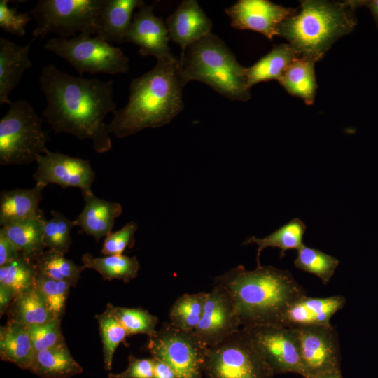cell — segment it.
<instances>
[{
  "label": "cell",
  "mask_w": 378,
  "mask_h": 378,
  "mask_svg": "<svg viewBox=\"0 0 378 378\" xmlns=\"http://www.w3.org/2000/svg\"><path fill=\"white\" fill-rule=\"evenodd\" d=\"M106 0H39L31 10L35 19L34 38L55 33L69 38L80 34L96 35Z\"/></svg>",
  "instance_id": "obj_7"
},
{
  "label": "cell",
  "mask_w": 378,
  "mask_h": 378,
  "mask_svg": "<svg viewBox=\"0 0 378 378\" xmlns=\"http://www.w3.org/2000/svg\"><path fill=\"white\" fill-rule=\"evenodd\" d=\"M312 378H343L341 370L323 373Z\"/></svg>",
  "instance_id": "obj_47"
},
{
  "label": "cell",
  "mask_w": 378,
  "mask_h": 378,
  "mask_svg": "<svg viewBox=\"0 0 378 378\" xmlns=\"http://www.w3.org/2000/svg\"><path fill=\"white\" fill-rule=\"evenodd\" d=\"M137 229V224L130 221L120 230L110 233L105 237L102 253L104 255H121L126 248H132L134 244V234Z\"/></svg>",
  "instance_id": "obj_40"
},
{
  "label": "cell",
  "mask_w": 378,
  "mask_h": 378,
  "mask_svg": "<svg viewBox=\"0 0 378 378\" xmlns=\"http://www.w3.org/2000/svg\"><path fill=\"white\" fill-rule=\"evenodd\" d=\"M15 295L8 288L0 285V314H4L9 308Z\"/></svg>",
  "instance_id": "obj_45"
},
{
  "label": "cell",
  "mask_w": 378,
  "mask_h": 378,
  "mask_svg": "<svg viewBox=\"0 0 378 378\" xmlns=\"http://www.w3.org/2000/svg\"><path fill=\"white\" fill-rule=\"evenodd\" d=\"M230 295L241 327L280 325L287 309L304 296L305 290L288 270L238 265L215 279Z\"/></svg>",
  "instance_id": "obj_2"
},
{
  "label": "cell",
  "mask_w": 378,
  "mask_h": 378,
  "mask_svg": "<svg viewBox=\"0 0 378 378\" xmlns=\"http://www.w3.org/2000/svg\"><path fill=\"white\" fill-rule=\"evenodd\" d=\"M46 219L41 210L26 219L1 227L8 237L28 259L35 262L45 251L43 229Z\"/></svg>",
  "instance_id": "obj_22"
},
{
  "label": "cell",
  "mask_w": 378,
  "mask_h": 378,
  "mask_svg": "<svg viewBox=\"0 0 378 378\" xmlns=\"http://www.w3.org/2000/svg\"><path fill=\"white\" fill-rule=\"evenodd\" d=\"M133 15L132 22L125 42L139 48L143 57L153 56L158 62L176 59L169 46V34L166 24L155 15L154 6L141 5Z\"/></svg>",
  "instance_id": "obj_16"
},
{
  "label": "cell",
  "mask_w": 378,
  "mask_h": 378,
  "mask_svg": "<svg viewBox=\"0 0 378 378\" xmlns=\"http://www.w3.org/2000/svg\"><path fill=\"white\" fill-rule=\"evenodd\" d=\"M295 329L300 340L301 376L312 378L341 370L340 346L335 327L330 324Z\"/></svg>",
  "instance_id": "obj_12"
},
{
  "label": "cell",
  "mask_w": 378,
  "mask_h": 378,
  "mask_svg": "<svg viewBox=\"0 0 378 378\" xmlns=\"http://www.w3.org/2000/svg\"><path fill=\"white\" fill-rule=\"evenodd\" d=\"M177 59L158 62L150 71L133 79L127 104L116 110L107 130L118 138L132 135L146 128L167 125L183 110L182 80Z\"/></svg>",
  "instance_id": "obj_3"
},
{
  "label": "cell",
  "mask_w": 378,
  "mask_h": 378,
  "mask_svg": "<svg viewBox=\"0 0 378 378\" xmlns=\"http://www.w3.org/2000/svg\"><path fill=\"white\" fill-rule=\"evenodd\" d=\"M244 328L274 374H301L298 330L272 324Z\"/></svg>",
  "instance_id": "obj_11"
},
{
  "label": "cell",
  "mask_w": 378,
  "mask_h": 378,
  "mask_svg": "<svg viewBox=\"0 0 378 378\" xmlns=\"http://www.w3.org/2000/svg\"><path fill=\"white\" fill-rule=\"evenodd\" d=\"M8 0L0 1V27L10 34L22 36L26 33V26L31 20L29 13H20L8 6Z\"/></svg>",
  "instance_id": "obj_41"
},
{
  "label": "cell",
  "mask_w": 378,
  "mask_h": 378,
  "mask_svg": "<svg viewBox=\"0 0 378 378\" xmlns=\"http://www.w3.org/2000/svg\"><path fill=\"white\" fill-rule=\"evenodd\" d=\"M169 41L183 52L188 46L211 33L212 22L195 0L183 1L166 20Z\"/></svg>",
  "instance_id": "obj_17"
},
{
  "label": "cell",
  "mask_w": 378,
  "mask_h": 378,
  "mask_svg": "<svg viewBox=\"0 0 378 378\" xmlns=\"http://www.w3.org/2000/svg\"><path fill=\"white\" fill-rule=\"evenodd\" d=\"M298 11L268 0H239L225 9L233 28L258 32L270 40L278 36L281 23Z\"/></svg>",
  "instance_id": "obj_15"
},
{
  "label": "cell",
  "mask_w": 378,
  "mask_h": 378,
  "mask_svg": "<svg viewBox=\"0 0 378 378\" xmlns=\"http://www.w3.org/2000/svg\"><path fill=\"white\" fill-rule=\"evenodd\" d=\"M50 214L51 218L46 220L44 224L45 247L65 255L71 244V230L76 226V220H70L57 211L52 210Z\"/></svg>",
  "instance_id": "obj_36"
},
{
  "label": "cell",
  "mask_w": 378,
  "mask_h": 378,
  "mask_svg": "<svg viewBox=\"0 0 378 378\" xmlns=\"http://www.w3.org/2000/svg\"><path fill=\"white\" fill-rule=\"evenodd\" d=\"M124 327L129 335L144 334L151 337L155 334L158 318L141 308H127L108 304L106 309Z\"/></svg>",
  "instance_id": "obj_35"
},
{
  "label": "cell",
  "mask_w": 378,
  "mask_h": 378,
  "mask_svg": "<svg viewBox=\"0 0 378 378\" xmlns=\"http://www.w3.org/2000/svg\"><path fill=\"white\" fill-rule=\"evenodd\" d=\"M241 328L230 295L214 284L207 293L201 320L194 331L195 336L205 347H212Z\"/></svg>",
  "instance_id": "obj_14"
},
{
  "label": "cell",
  "mask_w": 378,
  "mask_h": 378,
  "mask_svg": "<svg viewBox=\"0 0 378 378\" xmlns=\"http://www.w3.org/2000/svg\"><path fill=\"white\" fill-rule=\"evenodd\" d=\"M356 0H305L296 14L283 21L278 36L285 38L298 57L317 62L332 44L356 24Z\"/></svg>",
  "instance_id": "obj_4"
},
{
  "label": "cell",
  "mask_w": 378,
  "mask_h": 378,
  "mask_svg": "<svg viewBox=\"0 0 378 378\" xmlns=\"http://www.w3.org/2000/svg\"><path fill=\"white\" fill-rule=\"evenodd\" d=\"M38 81L46 99L43 116L55 133L89 139L99 153L111 148L104 120L108 113L116 111L112 80L74 76L48 64L41 69Z\"/></svg>",
  "instance_id": "obj_1"
},
{
  "label": "cell",
  "mask_w": 378,
  "mask_h": 378,
  "mask_svg": "<svg viewBox=\"0 0 378 378\" xmlns=\"http://www.w3.org/2000/svg\"><path fill=\"white\" fill-rule=\"evenodd\" d=\"M297 57L295 51L288 43L275 46L253 66L246 68L248 88L261 82L279 80Z\"/></svg>",
  "instance_id": "obj_26"
},
{
  "label": "cell",
  "mask_w": 378,
  "mask_h": 378,
  "mask_svg": "<svg viewBox=\"0 0 378 378\" xmlns=\"http://www.w3.org/2000/svg\"><path fill=\"white\" fill-rule=\"evenodd\" d=\"M206 297V292L181 295L170 308L169 323L180 330L194 332L201 320Z\"/></svg>",
  "instance_id": "obj_31"
},
{
  "label": "cell",
  "mask_w": 378,
  "mask_h": 378,
  "mask_svg": "<svg viewBox=\"0 0 378 378\" xmlns=\"http://www.w3.org/2000/svg\"><path fill=\"white\" fill-rule=\"evenodd\" d=\"M85 206L76 219L78 226L97 241L113 230L115 219L122 213V205L95 196L92 190L82 192Z\"/></svg>",
  "instance_id": "obj_19"
},
{
  "label": "cell",
  "mask_w": 378,
  "mask_h": 378,
  "mask_svg": "<svg viewBox=\"0 0 378 378\" xmlns=\"http://www.w3.org/2000/svg\"><path fill=\"white\" fill-rule=\"evenodd\" d=\"M154 362L151 358H139L133 355L128 357V366L120 373H110L108 378H153Z\"/></svg>",
  "instance_id": "obj_42"
},
{
  "label": "cell",
  "mask_w": 378,
  "mask_h": 378,
  "mask_svg": "<svg viewBox=\"0 0 378 378\" xmlns=\"http://www.w3.org/2000/svg\"><path fill=\"white\" fill-rule=\"evenodd\" d=\"M36 274L35 262L22 254L0 267V285L8 288L17 296L34 288Z\"/></svg>",
  "instance_id": "obj_32"
},
{
  "label": "cell",
  "mask_w": 378,
  "mask_h": 378,
  "mask_svg": "<svg viewBox=\"0 0 378 378\" xmlns=\"http://www.w3.org/2000/svg\"><path fill=\"white\" fill-rule=\"evenodd\" d=\"M339 264L337 258L305 245L298 251L294 261L297 269L316 276L324 285L330 281Z\"/></svg>",
  "instance_id": "obj_34"
},
{
  "label": "cell",
  "mask_w": 378,
  "mask_h": 378,
  "mask_svg": "<svg viewBox=\"0 0 378 378\" xmlns=\"http://www.w3.org/2000/svg\"><path fill=\"white\" fill-rule=\"evenodd\" d=\"M34 107L19 99L0 120V164L23 165L36 162L48 150V132Z\"/></svg>",
  "instance_id": "obj_6"
},
{
  "label": "cell",
  "mask_w": 378,
  "mask_h": 378,
  "mask_svg": "<svg viewBox=\"0 0 378 378\" xmlns=\"http://www.w3.org/2000/svg\"><path fill=\"white\" fill-rule=\"evenodd\" d=\"M305 230L306 225L303 221L295 218L265 237L258 238L252 236L248 238L243 244H255L258 246L256 262L257 266H260V253L267 247L279 248L281 250V258L285 255L288 250L298 251L303 247L304 246L303 236Z\"/></svg>",
  "instance_id": "obj_29"
},
{
  "label": "cell",
  "mask_w": 378,
  "mask_h": 378,
  "mask_svg": "<svg viewBox=\"0 0 378 378\" xmlns=\"http://www.w3.org/2000/svg\"><path fill=\"white\" fill-rule=\"evenodd\" d=\"M346 304L342 295L313 298L305 295L294 302L284 313L280 325L299 328L328 326L330 319Z\"/></svg>",
  "instance_id": "obj_18"
},
{
  "label": "cell",
  "mask_w": 378,
  "mask_h": 378,
  "mask_svg": "<svg viewBox=\"0 0 378 378\" xmlns=\"http://www.w3.org/2000/svg\"><path fill=\"white\" fill-rule=\"evenodd\" d=\"M144 3L141 0H106L95 36L108 43L125 42L133 12Z\"/></svg>",
  "instance_id": "obj_21"
},
{
  "label": "cell",
  "mask_w": 378,
  "mask_h": 378,
  "mask_svg": "<svg viewBox=\"0 0 378 378\" xmlns=\"http://www.w3.org/2000/svg\"><path fill=\"white\" fill-rule=\"evenodd\" d=\"M204 374L207 378H274L244 328L206 350Z\"/></svg>",
  "instance_id": "obj_8"
},
{
  "label": "cell",
  "mask_w": 378,
  "mask_h": 378,
  "mask_svg": "<svg viewBox=\"0 0 378 378\" xmlns=\"http://www.w3.org/2000/svg\"><path fill=\"white\" fill-rule=\"evenodd\" d=\"M95 317L102 341L104 367L108 371L111 370L113 358L117 347L125 342L129 335L121 323L107 311L105 310Z\"/></svg>",
  "instance_id": "obj_37"
},
{
  "label": "cell",
  "mask_w": 378,
  "mask_h": 378,
  "mask_svg": "<svg viewBox=\"0 0 378 378\" xmlns=\"http://www.w3.org/2000/svg\"><path fill=\"white\" fill-rule=\"evenodd\" d=\"M41 378H69L83 372V368L74 358L65 340L35 353L29 370Z\"/></svg>",
  "instance_id": "obj_25"
},
{
  "label": "cell",
  "mask_w": 378,
  "mask_h": 378,
  "mask_svg": "<svg viewBox=\"0 0 378 378\" xmlns=\"http://www.w3.org/2000/svg\"><path fill=\"white\" fill-rule=\"evenodd\" d=\"M146 348L152 358L168 364L178 378H203L205 347L194 332L164 323L149 337Z\"/></svg>",
  "instance_id": "obj_10"
},
{
  "label": "cell",
  "mask_w": 378,
  "mask_h": 378,
  "mask_svg": "<svg viewBox=\"0 0 378 378\" xmlns=\"http://www.w3.org/2000/svg\"><path fill=\"white\" fill-rule=\"evenodd\" d=\"M153 359L154 362L153 378H178L174 370L168 364L156 358H153Z\"/></svg>",
  "instance_id": "obj_44"
},
{
  "label": "cell",
  "mask_w": 378,
  "mask_h": 378,
  "mask_svg": "<svg viewBox=\"0 0 378 378\" xmlns=\"http://www.w3.org/2000/svg\"><path fill=\"white\" fill-rule=\"evenodd\" d=\"M177 68L186 85L190 81H200L230 100L244 102L251 98L246 67L237 62L226 44L212 33L188 46L177 60Z\"/></svg>",
  "instance_id": "obj_5"
},
{
  "label": "cell",
  "mask_w": 378,
  "mask_h": 378,
  "mask_svg": "<svg viewBox=\"0 0 378 378\" xmlns=\"http://www.w3.org/2000/svg\"><path fill=\"white\" fill-rule=\"evenodd\" d=\"M44 48L67 61L80 75H115L130 70L129 59L120 48L88 34L70 38H50Z\"/></svg>",
  "instance_id": "obj_9"
},
{
  "label": "cell",
  "mask_w": 378,
  "mask_h": 378,
  "mask_svg": "<svg viewBox=\"0 0 378 378\" xmlns=\"http://www.w3.org/2000/svg\"><path fill=\"white\" fill-rule=\"evenodd\" d=\"M33 174L36 183L57 184L62 188L75 187L81 192L91 190L96 175L89 162L48 149L40 155Z\"/></svg>",
  "instance_id": "obj_13"
},
{
  "label": "cell",
  "mask_w": 378,
  "mask_h": 378,
  "mask_svg": "<svg viewBox=\"0 0 378 378\" xmlns=\"http://www.w3.org/2000/svg\"><path fill=\"white\" fill-rule=\"evenodd\" d=\"M46 187L36 183L32 188L2 190L0 194L1 227L36 215L40 211L38 204Z\"/></svg>",
  "instance_id": "obj_24"
},
{
  "label": "cell",
  "mask_w": 378,
  "mask_h": 378,
  "mask_svg": "<svg viewBox=\"0 0 378 378\" xmlns=\"http://www.w3.org/2000/svg\"><path fill=\"white\" fill-rule=\"evenodd\" d=\"M71 286L67 282L52 279L37 270L34 287L57 318L60 319L64 313Z\"/></svg>",
  "instance_id": "obj_38"
},
{
  "label": "cell",
  "mask_w": 378,
  "mask_h": 378,
  "mask_svg": "<svg viewBox=\"0 0 378 378\" xmlns=\"http://www.w3.org/2000/svg\"><path fill=\"white\" fill-rule=\"evenodd\" d=\"M81 260L85 269H92L109 281L118 279L128 283L137 276L140 269L136 256L129 257L122 254L94 257L90 253H85Z\"/></svg>",
  "instance_id": "obj_30"
},
{
  "label": "cell",
  "mask_w": 378,
  "mask_h": 378,
  "mask_svg": "<svg viewBox=\"0 0 378 378\" xmlns=\"http://www.w3.org/2000/svg\"><path fill=\"white\" fill-rule=\"evenodd\" d=\"M8 309L9 320L25 326L42 324L57 318L35 287L15 296Z\"/></svg>",
  "instance_id": "obj_28"
},
{
  "label": "cell",
  "mask_w": 378,
  "mask_h": 378,
  "mask_svg": "<svg viewBox=\"0 0 378 378\" xmlns=\"http://www.w3.org/2000/svg\"><path fill=\"white\" fill-rule=\"evenodd\" d=\"M32 42L20 46L4 37L0 38V104L13 103L9 99L11 91L32 66L29 57Z\"/></svg>",
  "instance_id": "obj_20"
},
{
  "label": "cell",
  "mask_w": 378,
  "mask_h": 378,
  "mask_svg": "<svg viewBox=\"0 0 378 378\" xmlns=\"http://www.w3.org/2000/svg\"><path fill=\"white\" fill-rule=\"evenodd\" d=\"M35 353L51 348L65 340L62 333L60 319L27 326Z\"/></svg>",
  "instance_id": "obj_39"
},
{
  "label": "cell",
  "mask_w": 378,
  "mask_h": 378,
  "mask_svg": "<svg viewBox=\"0 0 378 378\" xmlns=\"http://www.w3.org/2000/svg\"><path fill=\"white\" fill-rule=\"evenodd\" d=\"M314 65L311 60L297 57L278 80L289 94L307 105L314 103L317 89Z\"/></svg>",
  "instance_id": "obj_27"
},
{
  "label": "cell",
  "mask_w": 378,
  "mask_h": 378,
  "mask_svg": "<svg viewBox=\"0 0 378 378\" xmlns=\"http://www.w3.org/2000/svg\"><path fill=\"white\" fill-rule=\"evenodd\" d=\"M35 351L27 326L8 320L0 329V358L22 370H30Z\"/></svg>",
  "instance_id": "obj_23"
},
{
  "label": "cell",
  "mask_w": 378,
  "mask_h": 378,
  "mask_svg": "<svg viewBox=\"0 0 378 378\" xmlns=\"http://www.w3.org/2000/svg\"><path fill=\"white\" fill-rule=\"evenodd\" d=\"M358 6H364L370 11L378 27V0L357 1Z\"/></svg>",
  "instance_id": "obj_46"
},
{
  "label": "cell",
  "mask_w": 378,
  "mask_h": 378,
  "mask_svg": "<svg viewBox=\"0 0 378 378\" xmlns=\"http://www.w3.org/2000/svg\"><path fill=\"white\" fill-rule=\"evenodd\" d=\"M37 270L44 275L75 286L80 277L83 266L76 265L72 260L58 252L46 250L35 261Z\"/></svg>",
  "instance_id": "obj_33"
},
{
  "label": "cell",
  "mask_w": 378,
  "mask_h": 378,
  "mask_svg": "<svg viewBox=\"0 0 378 378\" xmlns=\"http://www.w3.org/2000/svg\"><path fill=\"white\" fill-rule=\"evenodd\" d=\"M22 254L18 247L0 232V267L12 262Z\"/></svg>",
  "instance_id": "obj_43"
}]
</instances>
